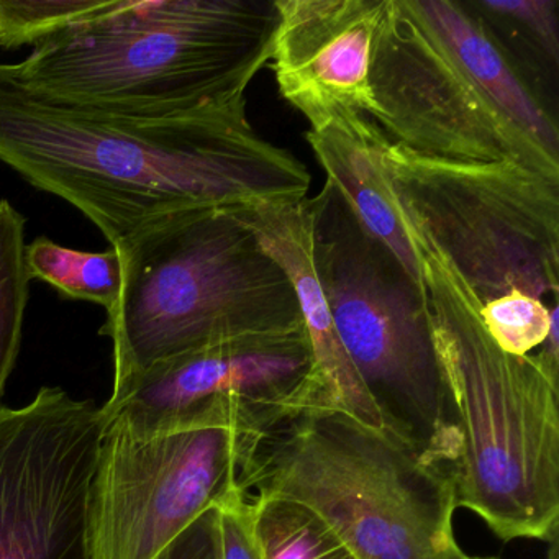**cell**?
<instances>
[{
  "mask_svg": "<svg viewBox=\"0 0 559 559\" xmlns=\"http://www.w3.org/2000/svg\"><path fill=\"white\" fill-rule=\"evenodd\" d=\"M218 509L222 559H263L254 532L250 496L235 497Z\"/></svg>",
  "mask_w": 559,
  "mask_h": 559,
  "instance_id": "cell-22",
  "label": "cell"
},
{
  "mask_svg": "<svg viewBox=\"0 0 559 559\" xmlns=\"http://www.w3.org/2000/svg\"><path fill=\"white\" fill-rule=\"evenodd\" d=\"M155 559H222L217 507L202 513Z\"/></svg>",
  "mask_w": 559,
  "mask_h": 559,
  "instance_id": "cell-23",
  "label": "cell"
},
{
  "mask_svg": "<svg viewBox=\"0 0 559 559\" xmlns=\"http://www.w3.org/2000/svg\"><path fill=\"white\" fill-rule=\"evenodd\" d=\"M306 202L330 316L385 430L450 477L456 431L424 284L366 230L332 182Z\"/></svg>",
  "mask_w": 559,
  "mask_h": 559,
  "instance_id": "cell-6",
  "label": "cell"
},
{
  "mask_svg": "<svg viewBox=\"0 0 559 559\" xmlns=\"http://www.w3.org/2000/svg\"><path fill=\"white\" fill-rule=\"evenodd\" d=\"M0 163L70 202L110 247L150 222L192 209L297 204L309 169L264 140L247 99L140 120L55 103L0 63Z\"/></svg>",
  "mask_w": 559,
  "mask_h": 559,
  "instance_id": "cell-1",
  "label": "cell"
},
{
  "mask_svg": "<svg viewBox=\"0 0 559 559\" xmlns=\"http://www.w3.org/2000/svg\"><path fill=\"white\" fill-rule=\"evenodd\" d=\"M457 63L493 104L536 143L559 158V132L535 94L520 80L483 17L453 0H415Z\"/></svg>",
  "mask_w": 559,
  "mask_h": 559,
  "instance_id": "cell-15",
  "label": "cell"
},
{
  "mask_svg": "<svg viewBox=\"0 0 559 559\" xmlns=\"http://www.w3.org/2000/svg\"><path fill=\"white\" fill-rule=\"evenodd\" d=\"M479 11L502 22H512L535 45L552 68L559 64L558 2L555 0H479Z\"/></svg>",
  "mask_w": 559,
  "mask_h": 559,
  "instance_id": "cell-21",
  "label": "cell"
},
{
  "mask_svg": "<svg viewBox=\"0 0 559 559\" xmlns=\"http://www.w3.org/2000/svg\"><path fill=\"white\" fill-rule=\"evenodd\" d=\"M271 67L310 130L353 126L371 110L372 47L385 0H274Z\"/></svg>",
  "mask_w": 559,
  "mask_h": 559,
  "instance_id": "cell-12",
  "label": "cell"
},
{
  "mask_svg": "<svg viewBox=\"0 0 559 559\" xmlns=\"http://www.w3.org/2000/svg\"><path fill=\"white\" fill-rule=\"evenodd\" d=\"M551 307L528 296H512L479 307V312L487 333L500 349L525 356L545 343Z\"/></svg>",
  "mask_w": 559,
  "mask_h": 559,
  "instance_id": "cell-20",
  "label": "cell"
},
{
  "mask_svg": "<svg viewBox=\"0 0 559 559\" xmlns=\"http://www.w3.org/2000/svg\"><path fill=\"white\" fill-rule=\"evenodd\" d=\"M250 496L300 503L358 559H457L450 477L388 430L309 407L264 431L241 473Z\"/></svg>",
  "mask_w": 559,
  "mask_h": 559,
  "instance_id": "cell-5",
  "label": "cell"
},
{
  "mask_svg": "<svg viewBox=\"0 0 559 559\" xmlns=\"http://www.w3.org/2000/svg\"><path fill=\"white\" fill-rule=\"evenodd\" d=\"M31 280L44 281L63 297L97 304L109 312L119 299L122 264L116 248L103 253L73 250L48 237L35 238L25 251Z\"/></svg>",
  "mask_w": 559,
  "mask_h": 559,
  "instance_id": "cell-16",
  "label": "cell"
},
{
  "mask_svg": "<svg viewBox=\"0 0 559 559\" xmlns=\"http://www.w3.org/2000/svg\"><path fill=\"white\" fill-rule=\"evenodd\" d=\"M378 132V130H376ZM402 218L451 264L479 307L559 293V181L512 163L453 165L385 145Z\"/></svg>",
  "mask_w": 559,
  "mask_h": 559,
  "instance_id": "cell-7",
  "label": "cell"
},
{
  "mask_svg": "<svg viewBox=\"0 0 559 559\" xmlns=\"http://www.w3.org/2000/svg\"><path fill=\"white\" fill-rule=\"evenodd\" d=\"M368 120L382 142L453 165L512 163L559 181V158L471 80L415 0H385L372 47Z\"/></svg>",
  "mask_w": 559,
  "mask_h": 559,
  "instance_id": "cell-8",
  "label": "cell"
},
{
  "mask_svg": "<svg viewBox=\"0 0 559 559\" xmlns=\"http://www.w3.org/2000/svg\"><path fill=\"white\" fill-rule=\"evenodd\" d=\"M264 431L201 427L133 437L106 425L87 506L91 559H155L202 513L243 496Z\"/></svg>",
  "mask_w": 559,
  "mask_h": 559,
  "instance_id": "cell-9",
  "label": "cell"
},
{
  "mask_svg": "<svg viewBox=\"0 0 559 559\" xmlns=\"http://www.w3.org/2000/svg\"><path fill=\"white\" fill-rule=\"evenodd\" d=\"M548 559H559V545L558 539L555 542L548 543ZM457 559H496V558H477V556H469L461 549L460 555H457Z\"/></svg>",
  "mask_w": 559,
  "mask_h": 559,
  "instance_id": "cell-24",
  "label": "cell"
},
{
  "mask_svg": "<svg viewBox=\"0 0 559 559\" xmlns=\"http://www.w3.org/2000/svg\"><path fill=\"white\" fill-rule=\"evenodd\" d=\"M307 340L227 345L163 362L103 407L106 425L146 438L201 427L267 431L322 407Z\"/></svg>",
  "mask_w": 559,
  "mask_h": 559,
  "instance_id": "cell-11",
  "label": "cell"
},
{
  "mask_svg": "<svg viewBox=\"0 0 559 559\" xmlns=\"http://www.w3.org/2000/svg\"><path fill=\"white\" fill-rule=\"evenodd\" d=\"M117 0H0V47L34 45L116 8Z\"/></svg>",
  "mask_w": 559,
  "mask_h": 559,
  "instance_id": "cell-19",
  "label": "cell"
},
{
  "mask_svg": "<svg viewBox=\"0 0 559 559\" xmlns=\"http://www.w3.org/2000/svg\"><path fill=\"white\" fill-rule=\"evenodd\" d=\"M27 245V221L11 202L0 199V408L21 352L31 297Z\"/></svg>",
  "mask_w": 559,
  "mask_h": 559,
  "instance_id": "cell-18",
  "label": "cell"
},
{
  "mask_svg": "<svg viewBox=\"0 0 559 559\" xmlns=\"http://www.w3.org/2000/svg\"><path fill=\"white\" fill-rule=\"evenodd\" d=\"M276 27L274 0H117L12 67L55 103L173 119L247 99Z\"/></svg>",
  "mask_w": 559,
  "mask_h": 559,
  "instance_id": "cell-3",
  "label": "cell"
},
{
  "mask_svg": "<svg viewBox=\"0 0 559 559\" xmlns=\"http://www.w3.org/2000/svg\"><path fill=\"white\" fill-rule=\"evenodd\" d=\"M443 374L456 456L454 502L513 539H558L559 359L510 355L490 338L479 302L443 254L411 224Z\"/></svg>",
  "mask_w": 559,
  "mask_h": 559,
  "instance_id": "cell-2",
  "label": "cell"
},
{
  "mask_svg": "<svg viewBox=\"0 0 559 559\" xmlns=\"http://www.w3.org/2000/svg\"><path fill=\"white\" fill-rule=\"evenodd\" d=\"M306 201L247 205L238 207L237 215L293 284L312 355L313 381L323 405L368 427L385 430L381 414L340 342L330 316L313 266Z\"/></svg>",
  "mask_w": 559,
  "mask_h": 559,
  "instance_id": "cell-13",
  "label": "cell"
},
{
  "mask_svg": "<svg viewBox=\"0 0 559 559\" xmlns=\"http://www.w3.org/2000/svg\"><path fill=\"white\" fill-rule=\"evenodd\" d=\"M103 407L41 388L0 408V559H91L87 506Z\"/></svg>",
  "mask_w": 559,
  "mask_h": 559,
  "instance_id": "cell-10",
  "label": "cell"
},
{
  "mask_svg": "<svg viewBox=\"0 0 559 559\" xmlns=\"http://www.w3.org/2000/svg\"><path fill=\"white\" fill-rule=\"evenodd\" d=\"M307 142L326 173V181L338 189L366 230L421 283L417 254L379 159L381 136L374 127L368 120L353 126L323 127L309 130Z\"/></svg>",
  "mask_w": 559,
  "mask_h": 559,
  "instance_id": "cell-14",
  "label": "cell"
},
{
  "mask_svg": "<svg viewBox=\"0 0 559 559\" xmlns=\"http://www.w3.org/2000/svg\"><path fill=\"white\" fill-rule=\"evenodd\" d=\"M250 499L263 559H358L307 507L277 497Z\"/></svg>",
  "mask_w": 559,
  "mask_h": 559,
  "instance_id": "cell-17",
  "label": "cell"
},
{
  "mask_svg": "<svg viewBox=\"0 0 559 559\" xmlns=\"http://www.w3.org/2000/svg\"><path fill=\"white\" fill-rule=\"evenodd\" d=\"M237 209L176 212L114 245L122 286L100 329L112 392L205 349L307 340L293 284Z\"/></svg>",
  "mask_w": 559,
  "mask_h": 559,
  "instance_id": "cell-4",
  "label": "cell"
}]
</instances>
